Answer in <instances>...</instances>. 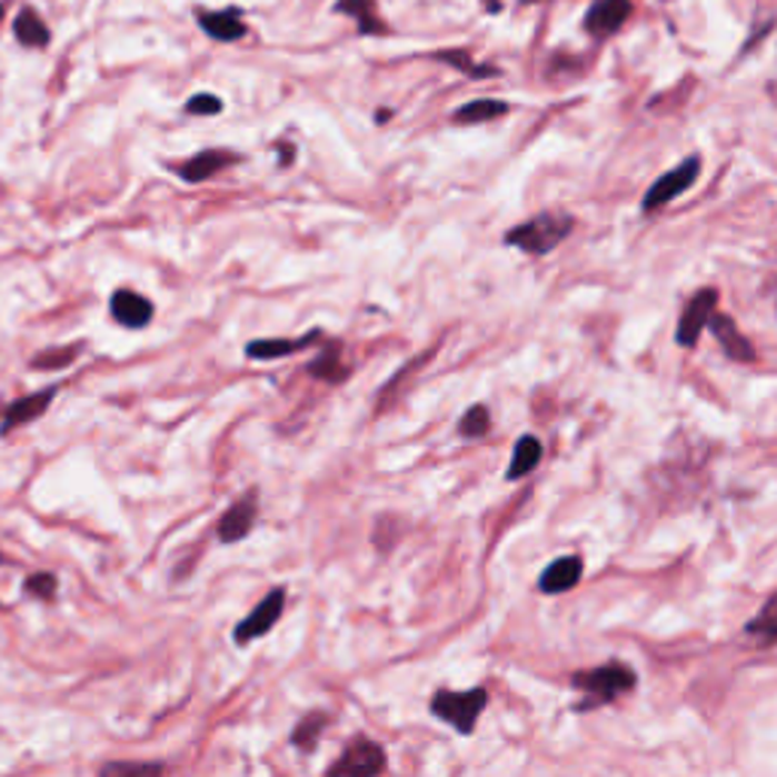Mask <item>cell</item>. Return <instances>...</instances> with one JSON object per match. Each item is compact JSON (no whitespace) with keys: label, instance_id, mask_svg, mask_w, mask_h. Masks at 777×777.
<instances>
[{"label":"cell","instance_id":"obj_7","mask_svg":"<svg viewBox=\"0 0 777 777\" xmlns=\"http://www.w3.org/2000/svg\"><path fill=\"white\" fill-rule=\"evenodd\" d=\"M256 517H259V489H249L247 496L237 498L235 505L226 510V517L219 519V541H243L249 535V529L256 526Z\"/></svg>","mask_w":777,"mask_h":777},{"label":"cell","instance_id":"obj_15","mask_svg":"<svg viewBox=\"0 0 777 777\" xmlns=\"http://www.w3.org/2000/svg\"><path fill=\"white\" fill-rule=\"evenodd\" d=\"M198 22L207 34L219 40V43H235L240 37L247 34V24L240 19L237 10H222V12H198Z\"/></svg>","mask_w":777,"mask_h":777},{"label":"cell","instance_id":"obj_5","mask_svg":"<svg viewBox=\"0 0 777 777\" xmlns=\"http://www.w3.org/2000/svg\"><path fill=\"white\" fill-rule=\"evenodd\" d=\"M699 158L693 156L687 158L684 165H677L675 170H668L665 177H659V180L647 189V195H644V210H656V207H665L668 201H675L677 195H684L693 186V182L699 180Z\"/></svg>","mask_w":777,"mask_h":777},{"label":"cell","instance_id":"obj_2","mask_svg":"<svg viewBox=\"0 0 777 777\" xmlns=\"http://www.w3.org/2000/svg\"><path fill=\"white\" fill-rule=\"evenodd\" d=\"M486 705H489V693L486 689H468V693L440 689V693H435V699H431V714L438 720L450 723L459 735H471Z\"/></svg>","mask_w":777,"mask_h":777},{"label":"cell","instance_id":"obj_30","mask_svg":"<svg viewBox=\"0 0 777 777\" xmlns=\"http://www.w3.org/2000/svg\"><path fill=\"white\" fill-rule=\"evenodd\" d=\"M277 156H280L282 168H289L295 161V149L289 147V143H277Z\"/></svg>","mask_w":777,"mask_h":777},{"label":"cell","instance_id":"obj_1","mask_svg":"<svg viewBox=\"0 0 777 777\" xmlns=\"http://www.w3.org/2000/svg\"><path fill=\"white\" fill-rule=\"evenodd\" d=\"M571 231H575V219L568 213H541L529 219V222H522V226L510 228L505 235V243L522 249L529 256H547Z\"/></svg>","mask_w":777,"mask_h":777},{"label":"cell","instance_id":"obj_11","mask_svg":"<svg viewBox=\"0 0 777 777\" xmlns=\"http://www.w3.org/2000/svg\"><path fill=\"white\" fill-rule=\"evenodd\" d=\"M629 0H596L586 12V31L592 37H610L614 31H620L622 22L629 19Z\"/></svg>","mask_w":777,"mask_h":777},{"label":"cell","instance_id":"obj_13","mask_svg":"<svg viewBox=\"0 0 777 777\" xmlns=\"http://www.w3.org/2000/svg\"><path fill=\"white\" fill-rule=\"evenodd\" d=\"M319 338H322L319 331H310V335H301V338L252 340V343H247V356L256 361H271V359H280V356H292V352L305 350V347H310V343Z\"/></svg>","mask_w":777,"mask_h":777},{"label":"cell","instance_id":"obj_9","mask_svg":"<svg viewBox=\"0 0 777 777\" xmlns=\"http://www.w3.org/2000/svg\"><path fill=\"white\" fill-rule=\"evenodd\" d=\"M110 313L124 328H147L156 316V307L149 298L131 292V289H116L110 298Z\"/></svg>","mask_w":777,"mask_h":777},{"label":"cell","instance_id":"obj_20","mask_svg":"<svg viewBox=\"0 0 777 777\" xmlns=\"http://www.w3.org/2000/svg\"><path fill=\"white\" fill-rule=\"evenodd\" d=\"M744 631H747V638L759 644H777V596L768 598L766 608L744 626Z\"/></svg>","mask_w":777,"mask_h":777},{"label":"cell","instance_id":"obj_32","mask_svg":"<svg viewBox=\"0 0 777 777\" xmlns=\"http://www.w3.org/2000/svg\"><path fill=\"white\" fill-rule=\"evenodd\" d=\"M0 16H3V7H0Z\"/></svg>","mask_w":777,"mask_h":777},{"label":"cell","instance_id":"obj_18","mask_svg":"<svg viewBox=\"0 0 777 777\" xmlns=\"http://www.w3.org/2000/svg\"><path fill=\"white\" fill-rule=\"evenodd\" d=\"M307 373H310V377H316V380H328V383H338V380H343V377L350 373L347 368H340V343L338 340H328L322 356H316V359L310 361Z\"/></svg>","mask_w":777,"mask_h":777},{"label":"cell","instance_id":"obj_25","mask_svg":"<svg viewBox=\"0 0 777 777\" xmlns=\"http://www.w3.org/2000/svg\"><path fill=\"white\" fill-rule=\"evenodd\" d=\"M79 356V347H68V350H49V352H40V356H34L31 359V368L34 371H52V368H68L70 361Z\"/></svg>","mask_w":777,"mask_h":777},{"label":"cell","instance_id":"obj_16","mask_svg":"<svg viewBox=\"0 0 777 777\" xmlns=\"http://www.w3.org/2000/svg\"><path fill=\"white\" fill-rule=\"evenodd\" d=\"M580 575H584V562L577 556H562L541 575V592H547V596L568 592L580 580Z\"/></svg>","mask_w":777,"mask_h":777},{"label":"cell","instance_id":"obj_28","mask_svg":"<svg viewBox=\"0 0 777 777\" xmlns=\"http://www.w3.org/2000/svg\"><path fill=\"white\" fill-rule=\"evenodd\" d=\"M440 61H447V64H452V68L465 70L468 77H492L496 70L492 68H477V64H471V58L465 56V52H440Z\"/></svg>","mask_w":777,"mask_h":777},{"label":"cell","instance_id":"obj_12","mask_svg":"<svg viewBox=\"0 0 777 777\" xmlns=\"http://www.w3.org/2000/svg\"><path fill=\"white\" fill-rule=\"evenodd\" d=\"M710 331H714V338L720 340V347L726 352H729V359L735 361H754V347L747 343V338H744L741 331H738V326H735L733 316H723V313H714L710 316Z\"/></svg>","mask_w":777,"mask_h":777},{"label":"cell","instance_id":"obj_17","mask_svg":"<svg viewBox=\"0 0 777 777\" xmlns=\"http://www.w3.org/2000/svg\"><path fill=\"white\" fill-rule=\"evenodd\" d=\"M541 456H544L541 440L535 438V435H522V438L517 440V450H514V462H510V468H507V480H519V477H526V474L535 471L538 462H541Z\"/></svg>","mask_w":777,"mask_h":777},{"label":"cell","instance_id":"obj_3","mask_svg":"<svg viewBox=\"0 0 777 777\" xmlns=\"http://www.w3.org/2000/svg\"><path fill=\"white\" fill-rule=\"evenodd\" d=\"M575 687L589 693V699L584 701V708H596V705H608V701L620 699L622 693H629L635 687V675L620 663L601 665L596 671H580L575 675Z\"/></svg>","mask_w":777,"mask_h":777},{"label":"cell","instance_id":"obj_14","mask_svg":"<svg viewBox=\"0 0 777 777\" xmlns=\"http://www.w3.org/2000/svg\"><path fill=\"white\" fill-rule=\"evenodd\" d=\"M237 156L231 152H222V149H207V152H198L195 158H189L177 173H180L186 182H203L216 177L219 170H226L228 165H235Z\"/></svg>","mask_w":777,"mask_h":777},{"label":"cell","instance_id":"obj_26","mask_svg":"<svg viewBox=\"0 0 777 777\" xmlns=\"http://www.w3.org/2000/svg\"><path fill=\"white\" fill-rule=\"evenodd\" d=\"M24 592L40 598V601H52L58 592L56 575H49V571H43V575H31L28 580H24Z\"/></svg>","mask_w":777,"mask_h":777},{"label":"cell","instance_id":"obj_6","mask_svg":"<svg viewBox=\"0 0 777 777\" xmlns=\"http://www.w3.org/2000/svg\"><path fill=\"white\" fill-rule=\"evenodd\" d=\"M717 301H720L717 289H701V292L689 301L684 316H680V326H677V343H680V347H696V340H699V335L710 322V316L717 313Z\"/></svg>","mask_w":777,"mask_h":777},{"label":"cell","instance_id":"obj_8","mask_svg":"<svg viewBox=\"0 0 777 777\" xmlns=\"http://www.w3.org/2000/svg\"><path fill=\"white\" fill-rule=\"evenodd\" d=\"M282 605H286V589H271L268 596L261 598L259 605L252 608V614H249L247 620L240 622L235 631L237 644H247L252 641V638H261V635H268V631L273 629V622L280 620L282 614Z\"/></svg>","mask_w":777,"mask_h":777},{"label":"cell","instance_id":"obj_19","mask_svg":"<svg viewBox=\"0 0 777 777\" xmlns=\"http://www.w3.org/2000/svg\"><path fill=\"white\" fill-rule=\"evenodd\" d=\"M12 31H16V37H19V43L22 46H31V49L49 46V28H46L43 19H40L31 7H24V10L16 16Z\"/></svg>","mask_w":777,"mask_h":777},{"label":"cell","instance_id":"obj_23","mask_svg":"<svg viewBox=\"0 0 777 777\" xmlns=\"http://www.w3.org/2000/svg\"><path fill=\"white\" fill-rule=\"evenodd\" d=\"M326 714H307L305 720L295 726L292 733V744L295 747H301L305 754H313L316 744H319V735H322V729H326Z\"/></svg>","mask_w":777,"mask_h":777},{"label":"cell","instance_id":"obj_21","mask_svg":"<svg viewBox=\"0 0 777 777\" xmlns=\"http://www.w3.org/2000/svg\"><path fill=\"white\" fill-rule=\"evenodd\" d=\"M338 10L343 12V16L359 19L361 34H383L386 31L383 22H380V19H377V12H373L371 0H340Z\"/></svg>","mask_w":777,"mask_h":777},{"label":"cell","instance_id":"obj_4","mask_svg":"<svg viewBox=\"0 0 777 777\" xmlns=\"http://www.w3.org/2000/svg\"><path fill=\"white\" fill-rule=\"evenodd\" d=\"M386 750L380 744L368 741V738H356V741L343 750L335 766H328V775H350V777H371L383 775L386 771Z\"/></svg>","mask_w":777,"mask_h":777},{"label":"cell","instance_id":"obj_10","mask_svg":"<svg viewBox=\"0 0 777 777\" xmlns=\"http://www.w3.org/2000/svg\"><path fill=\"white\" fill-rule=\"evenodd\" d=\"M58 386H49V389H40L34 395H24L19 401H12L7 410H3V422H0V435H10V428H19L24 422H34L46 414V407L56 401Z\"/></svg>","mask_w":777,"mask_h":777},{"label":"cell","instance_id":"obj_22","mask_svg":"<svg viewBox=\"0 0 777 777\" xmlns=\"http://www.w3.org/2000/svg\"><path fill=\"white\" fill-rule=\"evenodd\" d=\"M507 113L505 101H471L465 103L456 110V122L459 124H477V122H489V119H498V116Z\"/></svg>","mask_w":777,"mask_h":777},{"label":"cell","instance_id":"obj_31","mask_svg":"<svg viewBox=\"0 0 777 777\" xmlns=\"http://www.w3.org/2000/svg\"><path fill=\"white\" fill-rule=\"evenodd\" d=\"M0 565H3V556H0Z\"/></svg>","mask_w":777,"mask_h":777},{"label":"cell","instance_id":"obj_29","mask_svg":"<svg viewBox=\"0 0 777 777\" xmlns=\"http://www.w3.org/2000/svg\"><path fill=\"white\" fill-rule=\"evenodd\" d=\"M186 113L216 116V113H222V101H219L216 94H195L192 101L186 103Z\"/></svg>","mask_w":777,"mask_h":777},{"label":"cell","instance_id":"obj_24","mask_svg":"<svg viewBox=\"0 0 777 777\" xmlns=\"http://www.w3.org/2000/svg\"><path fill=\"white\" fill-rule=\"evenodd\" d=\"M489 426H492L489 410H486L484 405H474L462 417V422H459V435H462V438H484L486 431H489Z\"/></svg>","mask_w":777,"mask_h":777},{"label":"cell","instance_id":"obj_27","mask_svg":"<svg viewBox=\"0 0 777 777\" xmlns=\"http://www.w3.org/2000/svg\"><path fill=\"white\" fill-rule=\"evenodd\" d=\"M140 771L161 775L165 766H158V763H110V766L101 768V775H140Z\"/></svg>","mask_w":777,"mask_h":777}]
</instances>
